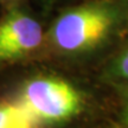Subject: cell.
Masks as SVG:
<instances>
[{"label":"cell","mask_w":128,"mask_h":128,"mask_svg":"<svg viewBox=\"0 0 128 128\" xmlns=\"http://www.w3.org/2000/svg\"><path fill=\"white\" fill-rule=\"evenodd\" d=\"M119 22L118 10L107 2H92L70 10L56 20L51 39L65 52H82L102 44Z\"/></svg>","instance_id":"1"},{"label":"cell","mask_w":128,"mask_h":128,"mask_svg":"<svg viewBox=\"0 0 128 128\" xmlns=\"http://www.w3.org/2000/svg\"><path fill=\"white\" fill-rule=\"evenodd\" d=\"M20 103L37 122L57 124L77 115L83 98L81 92L64 80L38 77L25 84Z\"/></svg>","instance_id":"2"},{"label":"cell","mask_w":128,"mask_h":128,"mask_svg":"<svg viewBox=\"0 0 128 128\" xmlns=\"http://www.w3.org/2000/svg\"><path fill=\"white\" fill-rule=\"evenodd\" d=\"M43 39L42 26L28 14L16 12L0 23V60H10L36 50Z\"/></svg>","instance_id":"3"},{"label":"cell","mask_w":128,"mask_h":128,"mask_svg":"<svg viewBox=\"0 0 128 128\" xmlns=\"http://www.w3.org/2000/svg\"><path fill=\"white\" fill-rule=\"evenodd\" d=\"M0 128H37V121L20 102L0 104Z\"/></svg>","instance_id":"4"},{"label":"cell","mask_w":128,"mask_h":128,"mask_svg":"<svg viewBox=\"0 0 128 128\" xmlns=\"http://www.w3.org/2000/svg\"><path fill=\"white\" fill-rule=\"evenodd\" d=\"M112 75L120 80L128 81V48H126L114 60L112 66Z\"/></svg>","instance_id":"5"},{"label":"cell","mask_w":128,"mask_h":128,"mask_svg":"<svg viewBox=\"0 0 128 128\" xmlns=\"http://www.w3.org/2000/svg\"><path fill=\"white\" fill-rule=\"evenodd\" d=\"M126 1H127V4H128V0H126Z\"/></svg>","instance_id":"6"}]
</instances>
